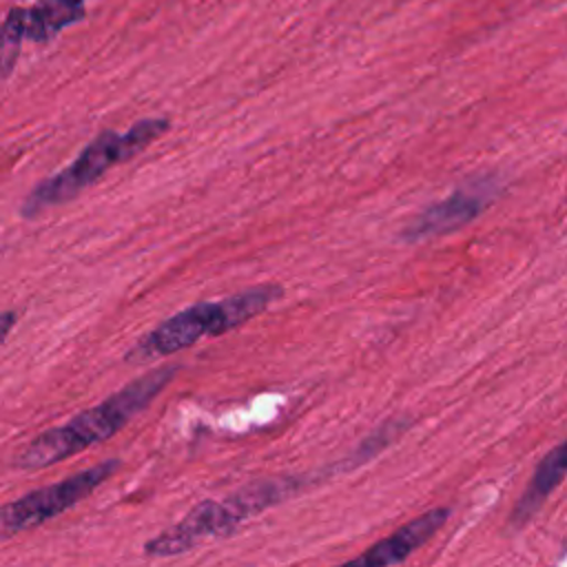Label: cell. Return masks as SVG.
Instances as JSON below:
<instances>
[{
    "label": "cell",
    "instance_id": "6da1fadb",
    "mask_svg": "<svg viewBox=\"0 0 567 567\" xmlns=\"http://www.w3.org/2000/svg\"><path fill=\"white\" fill-rule=\"evenodd\" d=\"M177 374L175 365H159L133 379L117 392L109 394L93 408L82 410L62 425L38 434L18 456L22 470H44L95 443L117 434L133 416H137Z\"/></svg>",
    "mask_w": 567,
    "mask_h": 567
},
{
    "label": "cell",
    "instance_id": "3957f363",
    "mask_svg": "<svg viewBox=\"0 0 567 567\" xmlns=\"http://www.w3.org/2000/svg\"><path fill=\"white\" fill-rule=\"evenodd\" d=\"M168 131V120L146 117L135 122L128 131H102L93 142H89L80 155L60 173L38 182L20 206L24 219L42 215L51 206H60L78 197L84 188L95 184L109 168L126 162L142 153L151 142Z\"/></svg>",
    "mask_w": 567,
    "mask_h": 567
},
{
    "label": "cell",
    "instance_id": "52a82bcc",
    "mask_svg": "<svg viewBox=\"0 0 567 567\" xmlns=\"http://www.w3.org/2000/svg\"><path fill=\"white\" fill-rule=\"evenodd\" d=\"M447 518H450L447 507L427 509L421 516L412 518L410 523L401 525L390 536L368 547L363 554L337 567H394L403 563L408 556H412L419 547H423L445 525Z\"/></svg>",
    "mask_w": 567,
    "mask_h": 567
},
{
    "label": "cell",
    "instance_id": "277c9868",
    "mask_svg": "<svg viewBox=\"0 0 567 567\" xmlns=\"http://www.w3.org/2000/svg\"><path fill=\"white\" fill-rule=\"evenodd\" d=\"M117 470H120V461L109 458L86 470H80L53 485H44L40 489L27 492L24 496L7 503L0 512L2 536L7 538L11 534L40 527L42 523L71 509L73 505L84 501L89 494H93Z\"/></svg>",
    "mask_w": 567,
    "mask_h": 567
},
{
    "label": "cell",
    "instance_id": "5b68a950",
    "mask_svg": "<svg viewBox=\"0 0 567 567\" xmlns=\"http://www.w3.org/2000/svg\"><path fill=\"white\" fill-rule=\"evenodd\" d=\"M246 518L248 509H244V503L237 494H230L224 501L206 498L197 503L179 523L146 540L144 554L148 558H171L186 554L208 538L230 536Z\"/></svg>",
    "mask_w": 567,
    "mask_h": 567
},
{
    "label": "cell",
    "instance_id": "7a4b0ae2",
    "mask_svg": "<svg viewBox=\"0 0 567 567\" xmlns=\"http://www.w3.org/2000/svg\"><path fill=\"white\" fill-rule=\"evenodd\" d=\"M284 295L281 286L259 284L219 301H202L188 306L173 317L164 319L151 332H146L133 350L126 354L128 361H148L179 352L204 337H219L252 317L261 315L270 303Z\"/></svg>",
    "mask_w": 567,
    "mask_h": 567
},
{
    "label": "cell",
    "instance_id": "8fae6325",
    "mask_svg": "<svg viewBox=\"0 0 567 567\" xmlns=\"http://www.w3.org/2000/svg\"><path fill=\"white\" fill-rule=\"evenodd\" d=\"M13 321H16V312H13V310H4V312H2V339H7V334H9L11 326H13Z\"/></svg>",
    "mask_w": 567,
    "mask_h": 567
},
{
    "label": "cell",
    "instance_id": "9c48e42d",
    "mask_svg": "<svg viewBox=\"0 0 567 567\" xmlns=\"http://www.w3.org/2000/svg\"><path fill=\"white\" fill-rule=\"evenodd\" d=\"M567 474V439L563 443H558L536 467L529 487L525 489L523 498L518 501V505L514 507V525H523L527 523L534 512L543 505V501L547 498V494L563 481V476Z\"/></svg>",
    "mask_w": 567,
    "mask_h": 567
},
{
    "label": "cell",
    "instance_id": "8992f818",
    "mask_svg": "<svg viewBox=\"0 0 567 567\" xmlns=\"http://www.w3.org/2000/svg\"><path fill=\"white\" fill-rule=\"evenodd\" d=\"M501 179L496 175H483L472 179L470 184L458 186L452 195L445 199L427 206L421 210L401 233V239L405 241H421L432 239L439 235H447L452 230H458L461 226H467L472 219H476L501 193Z\"/></svg>",
    "mask_w": 567,
    "mask_h": 567
},
{
    "label": "cell",
    "instance_id": "30bf717a",
    "mask_svg": "<svg viewBox=\"0 0 567 567\" xmlns=\"http://www.w3.org/2000/svg\"><path fill=\"white\" fill-rule=\"evenodd\" d=\"M24 40V7H11L2 22V38H0V62H2V78L16 66L20 42Z\"/></svg>",
    "mask_w": 567,
    "mask_h": 567
},
{
    "label": "cell",
    "instance_id": "ba28073f",
    "mask_svg": "<svg viewBox=\"0 0 567 567\" xmlns=\"http://www.w3.org/2000/svg\"><path fill=\"white\" fill-rule=\"evenodd\" d=\"M89 0H38L24 9V40L44 44L86 16Z\"/></svg>",
    "mask_w": 567,
    "mask_h": 567
}]
</instances>
